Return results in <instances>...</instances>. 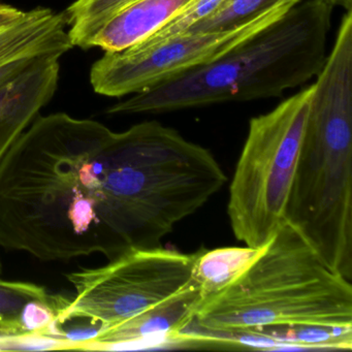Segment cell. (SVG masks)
Segmentation results:
<instances>
[{
	"label": "cell",
	"instance_id": "cell-15",
	"mask_svg": "<svg viewBox=\"0 0 352 352\" xmlns=\"http://www.w3.org/2000/svg\"><path fill=\"white\" fill-rule=\"evenodd\" d=\"M279 0H226L213 14L189 28L185 34L215 32L248 21Z\"/></svg>",
	"mask_w": 352,
	"mask_h": 352
},
{
	"label": "cell",
	"instance_id": "cell-10",
	"mask_svg": "<svg viewBox=\"0 0 352 352\" xmlns=\"http://www.w3.org/2000/svg\"><path fill=\"white\" fill-rule=\"evenodd\" d=\"M65 296L50 294L32 282L0 277V335L42 333L56 337L57 316Z\"/></svg>",
	"mask_w": 352,
	"mask_h": 352
},
{
	"label": "cell",
	"instance_id": "cell-3",
	"mask_svg": "<svg viewBox=\"0 0 352 352\" xmlns=\"http://www.w3.org/2000/svg\"><path fill=\"white\" fill-rule=\"evenodd\" d=\"M333 10L327 0H302L218 60L133 94L107 112L162 114L280 98L320 72L327 56Z\"/></svg>",
	"mask_w": 352,
	"mask_h": 352
},
{
	"label": "cell",
	"instance_id": "cell-21",
	"mask_svg": "<svg viewBox=\"0 0 352 352\" xmlns=\"http://www.w3.org/2000/svg\"><path fill=\"white\" fill-rule=\"evenodd\" d=\"M1 274H3V263H1V258H0V277H1Z\"/></svg>",
	"mask_w": 352,
	"mask_h": 352
},
{
	"label": "cell",
	"instance_id": "cell-8",
	"mask_svg": "<svg viewBox=\"0 0 352 352\" xmlns=\"http://www.w3.org/2000/svg\"><path fill=\"white\" fill-rule=\"evenodd\" d=\"M204 300L205 296L199 286L191 282L168 300L104 329L80 350L117 351L173 344L175 338L193 322Z\"/></svg>",
	"mask_w": 352,
	"mask_h": 352
},
{
	"label": "cell",
	"instance_id": "cell-9",
	"mask_svg": "<svg viewBox=\"0 0 352 352\" xmlns=\"http://www.w3.org/2000/svg\"><path fill=\"white\" fill-rule=\"evenodd\" d=\"M60 58L61 55L47 57L0 88V162L54 96Z\"/></svg>",
	"mask_w": 352,
	"mask_h": 352
},
{
	"label": "cell",
	"instance_id": "cell-18",
	"mask_svg": "<svg viewBox=\"0 0 352 352\" xmlns=\"http://www.w3.org/2000/svg\"><path fill=\"white\" fill-rule=\"evenodd\" d=\"M52 55H61L58 53L34 52L21 55L8 63L0 65V88L5 87L14 80L23 75L26 72L38 65L47 57ZM63 56V55H61Z\"/></svg>",
	"mask_w": 352,
	"mask_h": 352
},
{
	"label": "cell",
	"instance_id": "cell-11",
	"mask_svg": "<svg viewBox=\"0 0 352 352\" xmlns=\"http://www.w3.org/2000/svg\"><path fill=\"white\" fill-rule=\"evenodd\" d=\"M190 0H135L113 15L94 34L87 49L120 52L143 42L176 16Z\"/></svg>",
	"mask_w": 352,
	"mask_h": 352
},
{
	"label": "cell",
	"instance_id": "cell-6",
	"mask_svg": "<svg viewBox=\"0 0 352 352\" xmlns=\"http://www.w3.org/2000/svg\"><path fill=\"white\" fill-rule=\"evenodd\" d=\"M197 252L162 246L137 249L107 265L67 274L75 296L59 311V325L75 319L104 329L123 322L190 285Z\"/></svg>",
	"mask_w": 352,
	"mask_h": 352
},
{
	"label": "cell",
	"instance_id": "cell-16",
	"mask_svg": "<svg viewBox=\"0 0 352 352\" xmlns=\"http://www.w3.org/2000/svg\"><path fill=\"white\" fill-rule=\"evenodd\" d=\"M226 0H190L176 16L155 34L131 48H148L182 36L189 28L213 14Z\"/></svg>",
	"mask_w": 352,
	"mask_h": 352
},
{
	"label": "cell",
	"instance_id": "cell-13",
	"mask_svg": "<svg viewBox=\"0 0 352 352\" xmlns=\"http://www.w3.org/2000/svg\"><path fill=\"white\" fill-rule=\"evenodd\" d=\"M261 249L253 247H223L197 251L193 265L195 282L205 300L223 290L244 273L261 254Z\"/></svg>",
	"mask_w": 352,
	"mask_h": 352
},
{
	"label": "cell",
	"instance_id": "cell-5",
	"mask_svg": "<svg viewBox=\"0 0 352 352\" xmlns=\"http://www.w3.org/2000/svg\"><path fill=\"white\" fill-rule=\"evenodd\" d=\"M314 84L251 118L230 185L228 215L236 240L263 248L285 223V210Z\"/></svg>",
	"mask_w": 352,
	"mask_h": 352
},
{
	"label": "cell",
	"instance_id": "cell-20",
	"mask_svg": "<svg viewBox=\"0 0 352 352\" xmlns=\"http://www.w3.org/2000/svg\"><path fill=\"white\" fill-rule=\"evenodd\" d=\"M333 8L340 7L346 12L352 11V0H327Z\"/></svg>",
	"mask_w": 352,
	"mask_h": 352
},
{
	"label": "cell",
	"instance_id": "cell-12",
	"mask_svg": "<svg viewBox=\"0 0 352 352\" xmlns=\"http://www.w3.org/2000/svg\"><path fill=\"white\" fill-rule=\"evenodd\" d=\"M65 12L48 8L28 11L25 17L0 30V65L28 53L65 54L74 48Z\"/></svg>",
	"mask_w": 352,
	"mask_h": 352
},
{
	"label": "cell",
	"instance_id": "cell-4",
	"mask_svg": "<svg viewBox=\"0 0 352 352\" xmlns=\"http://www.w3.org/2000/svg\"><path fill=\"white\" fill-rule=\"evenodd\" d=\"M191 324L208 331L352 327V284L288 223L252 265L204 300Z\"/></svg>",
	"mask_w": 352,
	"mask_h": 352
},
{
	"label": "cell",
	"instance_id": "cell-17",
	"mask_svg": "<svg viewBox=\"0 0 352 352\" xmlns=\"http://www.w3.org/2000/svg\"><path fill=\"white\" fill-rule=\"evenodd\" d=\"M74 349L72 342L42 333L0 335V351H47Z\"/></svg>",
	"mask_w": 352,
	"mask_h": 352
},
{
	"label": "cell",
	"instance_id": "cell-7",
	"mask_svg": "<svg viewBox=\"0 0 352 352\" xmlns=\"http://www.w3.org/2000/svg\"><path fill=\"white\" fill-rule=\"evenodd\" d=\"M302 0H279L248 21L215 32L184 34L148 48L106 52L90 71L100 96L122 98L221 58L234 47L285 15Z\"/></svg>",
	"mask_w": 352,
	"mask_h": 352
},
{
	"label": "cell",
	"instance_id": "cell-19",
	"mask_svg": "<svg viewBox=\"0 0 352 352\" xmlns=\"http://www.w3.org/2000/svg\"><path fill=\"white\" fill-rule=\"evenodd\" d=\"M28 11L18 9L13 6L0 3V30L12 25L25 17Z\"/></svg>",
	"mask_w": 352,
	"mask_h": 352
},
{
	"label": "cell",
	"instance_id": "cell-14",
	"mask_svg": "<svg viewBox=\"0 0 352 352\" xmlns=\"http://www.w3.org/2000/svg\"><path fill=\"white\" fill-rule=\"evenodd\" d=\"M135 0H76L65 12L73 46L87 50L94 34L117 12Z\"/></svg>",
	"mask_w": 352,
	"mask_h": 352
},
{
	"label": "cell",
	"instance_id": "cell-1",
	"mask_svg": "<svg viewBox=\"0 0 352 352\" xmlns=\"http://www.w3.org/2000/svg\"><path fill=\"white\" fill-rule=\"evenodd\" d=\"M141 124L38 116L0 162V247L42 261L137 249L133 187Z\"/></svg>",
	"mask_w": 352,
	"mask_h": 352
},
{
	"label": "cell",
	"instance_id": "cell-2",
	"mask_svg": "<svg viewBox=\"0 0 352 352\" xmlns=\"http://www.w3.org/2000/svg\"><path fill=\"white\" fill-rule=\"evenodd\" d=\"M285 222L352 279V17L344 15L314 82Z\"/></svg>",
	"mask_w": 352,
	"mask_h": 352
}]
</instances>
